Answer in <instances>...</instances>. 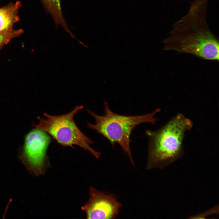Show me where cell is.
Wrapping results in <instances>:
<instances>
[{
    "label": "cell",
    "mask_w": 219,
    "mask_h": 219,
    "mask_svg": "<svg viewBox=\"0 0 219 219\" xmlns=\"http://www.w3.org/2000/svg\"><path fill=\"white\" fill-rule=\"evenodd\" d=\"M208 3V0H194L191 3L186 13L173 24L163 40V50L219 60V41L207 22Z\"/></svg>",
    "instance_id": "obj_1"
},
{
    "label": "cell",
    "mask_w": 219,
    "mask_h": 219,
    "mask_svg": "<svg viewBox=\"0 0 219 219\" xmlns=\"http://www.w3.org/2000/svg\"><path fill=\"white\" fill-rule=\"evenodd\" d=\"M121 204L113 196L91 187L89 198L82 207L87 219H113L118 214Z\"/></svg>",
    "instance_id": "obj_6"
},
{
    "label": "cell",
    "mask_w": 219,
    "mask_h": 219,
    "mask_svg": "<svg viewBox=\"0 0 219 219\" xmlns=\"http://www.w3.org/2000/svg\"><path fill=\"white\" fill-rule=\"evenodd\" d=\"M193 125L189 119L179 113L158 130H147L150 139L147 168H163L180 158L185 132Z\"/></svg>",
    "instance_id": "obj_2"
},
{
    "label": "cell",
    "mask_w": 219,
    "mask_h": 219,
    "mask_svg": "<svg viewBox=\"0 0 219 219\" xmlns=\"http://www.w3.org/2000/svg\"><path fill=\"white\" fill-rule=\"evenodd\" d=\"M51 141L47 133L37 128L26 137L23 159L29 170L36 175L43 174L45 171L46 152Z\"/></svg>",
    "instance_id": "obj_5"
},
{
    "label": "cell",
    "mask_w": 219,
    "mask_h": 219,
    "mask_svg": "<svg viewBox=\"0 0 219 219\" xmlns=\"http://www.w3.org/2000/svg\"><path fill=\"white\" fill-rule=\"evenodd\" d=\"M23 33L22 29L15 30L13 29L0 31V50L12 39L20 35Z\"/></svg>",
    "instance_id": "obj_9"
},
{
    "label": "cell",
    "mask_w": 219,
    "mask_h": 219,
    "mask_svg": "<svg viewBox=\"0 0 219 219\" xmlns=\"http://www.w3.org/2000/svg\"><path fill=\"white\" fill-rule=\"evenodd\" d=\"M46 10L51 14L57 24L61 25L71 33L63 19L61 10L60 0H42Z\"/></svg>",
    "instance_id": "obj_8"
},
{
    "label": "cell",
    "mask_w": 219,
    "mask_h": 219,
    "mask_svg": "<svg viewBox=\"0 0 219 219\" xmlns=\"http://www.w3.org/2000/svg\"><path fill=\"white\" fill-rule=\"evenodd\" d=\"M21 5L17 1L0 8V31L13 29L14 24L20 19L18 12Z\"/></svg>",
    "instance_id": "obj_7"
},
{
    "label": "cell",
    "mask_w": 219,
    "mask_h": 219,
    "mask_svg": "<svg viewBox=\"0 0 219 219\" xmlns=\"http://www.w3.org/2000/svg\"><path fill=\"white\" fill-rule=\"evenodd\" d=\"M83 108L82 105L77 106L70 112L59 115L44 113L45 117H38L39 122L35 126L49 134L61 145L72 148L74 145H78L98 158L101 153L91 147L93 142L82 132L74 120L75 115Z\"/></svg>",
    "instance_id": "obj_4"
},
{
    "label": "cell",
    "mask_w": 219,
    "mask_h": 219,
    "mask_svg": "<svg viewBox=\"0 0 219 219\" xmlns=\"http://www.w3.org/2000/svg\"><path fill=\"white\" fill-rule=\"evenodd\" d=\"M103 115H99L88 109L87 112L95 119L96 123L87 122V127L102 135L114 145L118 144L127 153L131 163L134 165L130 148V137L132 130L137 125L150 122L155 124L158 120L155 115L160 111L157 109L152 113L135 116H125L116 114L109 108L108 103L104 101Z\"/></svg>",
    "instance_id": "obj_3"
}]
</instances>
